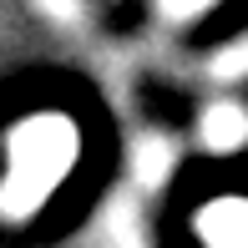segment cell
<instances>
[{
	"instance_id": "1",
	"label": "cell",
	"mask_w": 248,
	"mask_h": 248,
	"mask_svg": "<svg viewBox=\"0 0 248 248\" xmlns=\"http://www.w3.org/2000/svg\"><path fill=\"white\" fill-rule=\"evenodd\" d=\"M71 152H76V142H71V132H66V122H41V127L31 122V127H20V137H16L20 183H16V193H10V202L41 198L56 177H61V167L71 162Z\"/></svg>"
},
{
	"instance_id": "2",
	"label": "cell",
	"mask_w": 248,
	"mask_h": 248,
	"mask_svg": "<svg viewBox=\"0 0 248 248\" xmlns=\"http://www.w3.org/2000/svg\"><path fill=\"white\" fill-rule=\"evenodd\" d=\"M233 142H243V117L218 111V117H213V147H233Z\"/></svg>"
},
{
	"instance_id": "3",
	"label": "cell",
	"mask_w": 248,
	"mask_h": 248,
	"mask_svg": "<svg viewBox=\"0 0 248 248\" xmlns=\"http://www.w3.org/2000/svg\"><path fill=\"white\" fill-rule=\"evenodd\" d=\"M172 5H198V0H172Z\"/></svg>"
}]
</instances>
